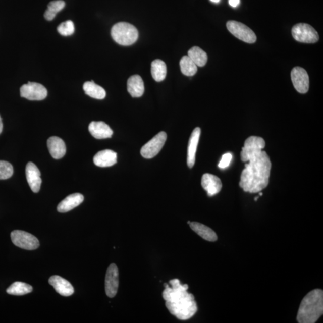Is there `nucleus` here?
Instances as JSON below:
<instances>
[{
	"label": "nucleus",
	"instance_id": "obj_28",
	"mask_svg": "<svg viewBox=\"0 0 323 323\" xmlns=\"http://www.w3.org/2000/svg\"><path fill=\"white\" fill-rule=\"evenodd\" d=\"M14 174V168L8 162L0 160V180L11 178Z\"/></svg>",
	"mask_w": 323,
	"mask_h": 323
},
{
	"label": "nucleus",
	"instance_id": "obj_34",
	"mask_svg": "<svg viewBox=\"0 0 323 323\" xmlns=\"http://www.w3.org/2000/svg\"><path fill=\"white\" fill-rule=\"evenodd\" d=\"M258 198H259V197H258V196L256 197V198H255V199H254L255 201H257V199H258Z\"/></svg>",
	"mask_w": 323,
	"mask_h": 323
},
{
	"label": "nucleus",
	"instance_id": "obj_8",
	"mask_svg": "<svg viewBox=\"0 0 323 323\" xmlns=\"http://www.w3.org/2000/svg\"><path fill=\"white\" fill-rule=\"evenodd\" d=\"M167 138V135L166 132H159L141 148V156L145 159H151L156 156L164 147Z\"/></svg>",
	"mask_w": 323,
	"mask_h": 323
},
{
	"label": "nucleus",
	"instance_id": "obj_12",
	"mask_svg": "<svg viewBox=\"0 0 323 323\" xmlns=\"http://www.w3.org/2000/svg\"><path fill=\"white\" fill-rule=\"evenodd\" d=\"M26 178L32 192L38 193L40 189L42 180L39 169L34 163H28L25 169Z\"/></svg>",
	"mask_w": 323,
	"mask_h": 323
},
{
	"label": "nucleus",
	"instance_id": "obj_5",
	"mask_svg": "<svg viewBox=\"0 0 323 323\" xmlns=\"http://www.w3.org/2000/svg\"><path fill=\"white\" fill-rule=\"evenodd\" d=\"M292 36L295 40L301 43H315L319 40V35L312 26L300 23L296 24L292 28Z\"/></svg>",
	"mask_w": 323,
	"mask_h": 323
},
{
	"label": "nucleus",
	"instance_id": "obj_16",
	"mask_svg": "<svg viewBox=\"0 0 323 323\" xmlns=\"http://www.w3.org/2000/svg\"><path fill=\"white\" fill-rule=\"evenodd\" d=\"M93 163L99 167H109L117 163V153L111 150L99 151L93 157Z\"/></svg>",
	"mask_w": 323,
	"mask_h": 323
},
{
	"label": "nucleus",
	"instance_id": "obj_13",
	"mask_svg": "<svg viewBox=\"0 0 323 323\" xmlns=\"http://www.w3.org/2000/svg\"><path fill=\"white\" fill-rule=\"evenodd\" d=\"M201 185L209 196H212L219 193L222 188L221 180L217 176L208 173L203 174Z\"/></svg>",
	"mask_w": 323,
	"mask_h": 323
},
{
	"label": "nucleus",
	"instance_id": "obj_21",
	"mask_svg": "<svg viewBox=\"0 0 323 323\" xmlns=\"http://www.w3.org/2000/svg\"><path fill=\"white\" fill-rule=\"evenodd\" d=\"M128 91L134 98H139L143 95L144 85L143 79L138 75L129 77L127 82Z\"/></svg>",
	"mask_w": 323,
	"mask_h": 323
},
{
	"label": "nucleus",
	"instance_id": "obj_11",
	"mask_svg": "<svg viewBox=\"0 0 323 323\" xmlns=\"http://www.w3.org/2000/svg\"><path fill=\"white\" fill-rule=\"evenodd\" d=\"M119 270L115 263H112L106 271L105 280V290L106 296L114 298L119 287Z\"/></svg>",
	"mask_w": 323,
	"mask_h": 323
},
{
	"label": "nucleus",
	"instance_id": "obj_15",
	"mask_svg": "<svg viewBox=\"0 0 323 323\" xmlns=\"http://www.w3.org/2000/svg\"><path fill=\"white\" fill-rule=\"evenodd\" d=\"M48 283L61 296L67 297L72 296L74 293V290L72 284L63 277L58 276L51 277Z\"/></svg>",
	"mask_w": 323,
	"mask_h": 323
},
{
	"label": "nucleus",
	"instance_id": "obj_29",
	"mask_svg": "<svg viewBox=\"0 0 323 323\" xmlns=\"http://www.w3.org/2000/svg\"><path fill=\"white\" fill-rule=\"evenodd\" d=\"M58 32L63 36H70L73 34L75 28L72 21H67L63 22L57 28Z\"/></svg>",
	"mask_w": 323,
	"mask_h": 323
},
{
	"label": "nucleus",
	"instance_id": "obj_26",
	"mask_svg": "<svg viewBox=\"0 0 323 323\" xmlns=\"http://www.w3.org/2000/svg\"><path fill=\"white\" fill-rule=\"evenodd\" d=\"M66 6V3L63 0H56L49 3L47 9L44 13V18L47 21H52L56 18L58 12L62 11Z\"/></svg>",
	"mask_w": 323,
	"mask_h": 323
},
{
	"label": "nucleus",
	"instance_id": "obj_20",
	"mask_svg": "<svg viewBox=\"0 0 323 323\" xmlns=\"http://www.w3.org/2000/svg\"><path fill=\"white\" fill-rule=\"evenodd\" d=\"M189 225L190 228L203 240L209 242H215L218 240L217 234L208 226L195 222H190Z\"/></svg>",
	"mask_w": 323,
	"mask_h": 323
},
{
	"label": "nucleus",
	"instance_id": "obj_10",
	"mask_svg": "<svg viewBox=\"0 0 323 323\" xmlns=\"http://www.w3.org/2000/svg\"><path fill=\"white\" fill-rule=\"evenodd\" d=\"M291 79L295 89L300 93L308 92L309 88V78L306 71L302 67L293 68L291 72Z\"/></svg>",
	"mask_w": 323,
	"mask_h": 323
},
{
	"label": "nucleus",
	"instance_id": "obj_2",
	"mask_svg": "<svg viewBox=\"0 0 323 323\" xmlns=\"http://www.w3.org/2000/svg\"><path fill=\"white\" fill-rule=\"evenodd\" d=\"M171 286L164 284L163 298L167 308L171 314L180 320L191 318L198 311V306L192 294L187 292V284H181L179 279L170 281Z\"/></svg>",
	"mask_w": 323,
	"mask_h": 323
},
{
	"label": "nucleus",
	"instance_id": "obj_18",
	"mask_svg": "<svg viewBox=\"0 0 323 323\" xmlns=\"http://www.w3.org/2000/svg\"><path fill=\"white\" fill-rule=\"evenodd\" d=\"M89 131L96 139L111 138L113 134L112 129L104 122H92L89 125Z\"/></svg>",
	"mask_w": 323,
	"mask_h": 323
},
{
	"label": "nucleus",
	"instance_id": "obj_19",
	"mask_svg": "<svg viewBox=\"0 0 323 323\" xmlns=\"http://www.w3.org/2000/svg\"><path fill=\"white\" fill-rule=\"evenodd\" d=\"M84 201V196L80 193H73L68 196L58 205L57 210L60 212H67L77 207Z\"/></svg>",
	"mask_w": 323,
	"mask_h": 323
},
{
	"label": "nucleus",
	"instance_id": "obj_4",
	"mask_svg": "<svg viewBox=\"0 0 323 323\" xmlns=\"http://www.w3.org/2000/svg\"><path fill=\"white\" fill-rule=\"evenodd\" d=\"M113 39L122 46H130L138 38L137 29L127 22H119L112 28Z\"/></svg>",
	"mask_w": 323,
	"mask_h": 323
},
{
	"label": "nucleus",
	"instance_id": "obj_23",
	"mask_svg": "<svg viewBox=\"0 0 323 323\" xmlns=\"http://www.w3.org/2000/svg\"><path fill=\"white\" fill-rule=\"evenodd\" d=\"M151 75L155 81L162 82L167 76V70L166 63L163 61L156 60L151 63Z\"/></svg>",
	"mask_w": 323,
	"mask_h": 323
},
{
	"label": "nucleus",
	"instance_id": "obj_6",
	"mask_svg": "<svg viewBox=\"0 0 323 323\" xmlns=\"http://www.w3.org/2000/svg\"><path fill=\"white\" fill-rule=\"evenodd\" d=\"M226 27L232 35L245 43L252 44L256 41L257 37L254 31L240 22L229 21Z\"/></svg>",
	"mask_w": 323,
	"mask_h": 323
},
{
	"label": "nucleus",
	"instance_id": "obj_31",
	"mask_svg": "<svg viewBox=\"0 0 323 323\" xmlns=\"http://www.w3.org/2000/svg\"><path fill=\"white\" fill-rule=\"evenodd\" d=\"M229 4L232 8H237L240 4V0H229Z\"/></svg>",
	"mask_w": 323,
	"mask_h": 323
},
{
	"label": "nucleus",
	"instance_id": "obj_30",
	"mask_svg": "<svg viewBox=\"0 0 323 323\" xmlns=\"http://www.w3.org/2000/svg\"><path fill=\"white\" fill-rule=\"evenodd\" d=\"M232 158V155L230 153H226L223 155L222 159L220 161L219 164V167L220 169H225L226 168L229 167L231 164V162Z\"/></svg>",
	"mask_w": 323,
	"mask_h": 323
},
{
	"label": "nucleus",
	"instance_id": "obj_24",
	"mask_svg": "<svg viewBox=\"0 0 323 323\" xmlns=\"http://www.w3.org/2000/svg\"><path fill=\"white\" fill-rule=\"evenodd\" d=\"M188 56L197 66L203 67L207 63V54L199 47L195 46L190 48L188 51Z\"/></svg>",
	"mask_w": 323,
	"mask_h": 323
},
{
	"label": "nucleus",
	"instance_id": "obj_33",
	"mask_svg": "<svg viewBox=\"0 0 323 323\" xmlns=\"http://www.w3.org/2000/svg\"><path fill=\"white\" fill-rule=\"evenodd\" d=\"M210 1L213 3H218L219 2H220V1H221V0H210Z\"/></svg>",
	"mask_w": 323,
	"mask_h": 323
},
{
	"label": "nucleus",
	"instance_id": "obj_25",
	"mask_svg": "<svg viewBox=\"0 0 323 323\" xmlns=\"http://www.w3.org/2000/svg\"><path fill=\"white\" fill-rule=\"evenodd\" d=\"M32 287L23 282H16L13 283L6 290L9 295L23 296L32 292Z\"/></svg>",
	"mask_w": 323,
	"mask_h": 323
},
{
	"label": "nucleus",
	"instance_id": "obj_27",
	"mask_svg": "<svg viewBox=\"0 0 323 323\" xmlns=\"http://www.w3.org/2000/svg\"><path fill=\"white\" fill-rule=\"evenodd\" d=\"M181 71L184 75L193 76L197 73L198 67L188 56H184L180 60Z\"/></svg>",
	"mask_w": 323,
	"mask_h": 323
},
{
	"label": "nucleus",
	"instance_id": "obj_7",
	"mask_svg": "<svg viewBox=\"0 0 323 323\" xmlns=\"http://www.w3.org/2000/svg\"><path fill=\"white\" fill-rule=\"evenodd\" d=\"M11 236L13 243L22 249L34 250L40 246L38 239L27 232L15 230L12 232Z\"/></svg>",
	"mask_w": 323,
	"mask_h": 323
},
{
	"label": "nucleus",
	"instance_id": "obj_3",
	"mask_svg": "<svg viewBox=\"0 0 323 323\" xmlns=\"http://www.w3.org/2000/svg\"><path fill=\"white\" fill-rule=\"evenodd\" d=\"M322 314L323 291L315 289L302 299L296 319L299 323H315Z\"/></svg>",
	"mask_w": 323,
	"mask_h": 323
},
{
	"label": "nucleus",
	"instance_id": "obj_32",
	"mask_svg": "<svg viewBox=\"0 0 323 323\" xmlns=\"http://www.w3.org/2000/svg\"><path fill=\"white\" fill-rule=\"evenodd\" d=\"M3 125L2 122V119L1 116H0V134H1L3 131Z\"/></svg>",
	"mask_w": 323,
	"mask_h": 323
},
{
	"label": "nucleus",
	"instance_id": "obj_17",
	"mask_svg": "<svg viewBox=\"0 0 323 323\" xmlns=\"http://www.w3.org/2000/svg\"><path fill=\"white\" fill-rule=\"evenodd\" d=\"M47 147L51 156L54 159H60L66 153V146L62 139L51 137L48 139Z\"/></svg>",
	"mask_w": 323,
	"mask_h": 323
},
{
	"label": "nucleus",
	"instance_id": "obj_35",
	"mask_svg": "<svg viewBox=\"0 0 323 323\" xmlns=\"http://www.w3.org/2000/svg\"><path fill=\"white\" fill-rule=\"evenodd\" d=\"M259 195H260V196H262V195H263V193L260 192H259Z\"/></svg>",
	"mask_w": 323,
	"mask_h": 323
},
{
	"label": "nucleus",
	"instance_id": "obj_1",
	"mask_svg": "<svg viewBox=\"0 0 323 323\" xmlns=\"http://www.w3.org/2000/svg\"><path fill=\"white\" fill-rule=\"evenodd\" d=\"M263 138L251 136L244 142L241 159L245 165L241 173L240 186L245 192L258 193L265 189L270 182L271 162L266 151Z\"/></svg>",
	"mask_w": 323,
	"mask_h": 323
},
{
	"label": "nucleus",
	"instance_id": "obj_36",
	"mask_svg": "<svg viewBox=\"0 0 323 323\" xmlns=\"http://www.w3.org/2000/svg\"><path fill=\"white\" fill-rule=\"evenodd\" d=\"M190 221L187 222V224H190Z\"/></svg>",
	"mask_w": 323,
	"mask_h": 323
},
{
	"label": "nucleus",
	"instance_id": "obj_9",
	"mask_svg": "<svg viewBox=\"0 0 323 323\" xmlns=\"http://www.w3.org/2000/svg\"><path fill=\"white\" fill-rule=\"evenodd\" d=\"M21 97L31 101H41L46 98L47 90L40 83L29 82L20 89Z\"/></svg>",
	"mask_w": 323,
	"mask_h": 323
},
{
	"label": "nucleus",
	"instance_id": "obj_22",
	"mask_svg": "<svg viewBox=\"0 0 323 323\" xmlns=\"http://www.w3.org/2000/svg\"><path fill=\"white\" fill-rule=\"evenodd\" d=\"M83 90L86 95L93 98L103 99L106 96V92L104 89L101 86L96 85L93 81L84 83Z\"/></svg>",
	"mask_w": 323,
	"mask_h": 323
},
{
	"label": "nucleus",
	"instance_id": "obj_14",
	"mask_svg": "<svg viewBox=\"0 0 323 323\" xmlns=\"http://www.w3.org/2000/svg\"><path fill=\"white\" fill-rule=\"evenodd\" d=\"M201 129L196 128L193 131L189 139L188 148H187V164L190 169H192L195 164L197 147H198L200 136H201Z\"/></svg>",
	"mask_w": 323,
	"mask_h": 323
}]
</instances>
